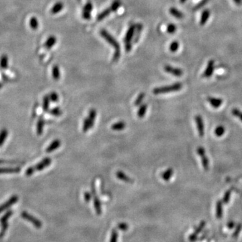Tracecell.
I'll return each instance as SVG.
<instances>
[{"instance_id": "cell-1", "label": "cell", "mask_w": 242, "mask_h": 242, "mask_svg": "<svg viewBox=\"0 0 242 242\" xmlns=\"http://www.w3.org/2000/svg\"><path fill=\"white\" fill-rule=\"evenodd\" d=\"M100 35L102 36V38L106 42L114 48L115 51L113 57V61L114 63L117 62L120 57V47L119 43L110 34H109L105 30H102L100 31Z\"/></svg>"}, {"instance_id": "cell-2", "label": "cell", "mask_w": 242, "mask_h": 242, "mask_svg": "<svg viewBox=\"0 0 242 242\" xmlns=\"http://www.w3.org/2000/svg\"><path fill=\"white\" fill-rule=\"evenodd\" d=\"M182 88V84L181 83H175L172 85H167V86H163L159 87V88H155L153 91L154 94H168L174 92V91H177L180 90Z\"/></svg>"}, {"instance_id": "cell-3", "label": "cell", "mask_w": 242, "mask_h": 242, "mask_svg": "<svg viewBox=\"0 0 242 242\" xmlns=\"http://www.w3.org/2000/svg\"><path fill=\"white\" fill-rule=\"evenodd\" d=\"M135 27H136V25H131L130 26L128 30L126 33V35L124 36V45H125V50L127 52H130L131 51L132 48V40L134 37L135 35Z\"/></svg>"}, {"instance_id": "cell-4", "label": "cell", "mask_w": 242, "mask_h": 242, "mask_svg": "<svg viewBox=\"0 0 242 242\" xmlns=\"http://www.w3.org/2000/svg\"><path fill=\"white\" fill-rule=\"evenodd\" d=\"M21 216L23 219L33 224L36 228L41 229L42 227V223L41 222V221L39 219H36V218L34 216L31 215L30 214H29L28 212L26 211H23L21 213Z\"/></svg>"}, {"instance_id": "cell-5", "label": "cell", "mask_w": 242, "mask_h": 242, "mask_svg": "<svg viewBox=\"0 0 242 242\" xmlns=\"http://www.w3.org/2000/svg\"><path fill=\"white\" fill-rule=\"evenodd\" d=\"M196 153L201 158V162L203 168H204L205 170H208L209 167V159H208L206 156L205 149L202 147H198L196 149Z\"/></svg>"}, {"instance_id": "cell-6", "label": "cell", "mask_w": 242, "mask_h": 242, "mask_svg": "<svg viewBox=\"0 0 242 242\" xmlns=\"http://www.w3.org/2000/svg\"><path fill=\"white\" fill-rule=\"evenodd\" d=\"M195 122H196V128L197 130L198 133V135L201 137H203L205 135V124L204 122H203V119L201 115H196L195 117Z\"/></svg>"}, {"instance_id": "cell-7", "label": "cell", "mask_w": 242, "mask_h": 242, "mask_svg": "<svg viewBox=\"0 0 242 242\" xmlns=\"http://www.w3.org/2000/svg\"><path fill=\"white\" fill-rule=\"evenodd\" d=\"M91 195H92L94 197V205L95 210L97 214L100 215L102 213V206H101V202L100 201V199L98 196L96 195V191L95 189V187L94 185H92V188H91Z\"/></svg>"}, {"instance_id": "cell-8", "label": "cell", "mask_w": 242, "mask_h": 242, "mask_svg": "<svg viewBox=\"0 0 242 242\" xmlns=\"http://www.w3.org/2000/svg\"><path fill=\"white\" fill-rule=\"evenodd\" d=\"M18 201V197L16 195H14L12 197H10L8 199V201L6 202H4L3 204H2L1 206H0V213L4 211L5 210L8 209V208L12 206L13 205L15 204L16 202H17Z\"/></svg>"}, {"instance_id": "cell-9", "label": "cell", "mask_w": 242, "mask_h": 242, "mask_svg": "<svg viewBox=\"0 0 242 242\" xmlns=\"http://www.w3.org/2000/svg\"><path fill=\"white\" fill-rule=\"evenodd\" d=\"M51 162L52 160L50 157H45L34 167H35L36 171H41L49 166L51 164Z\"/></svg>"}, {"instance_id": "cell-10", "label": "cell", "mask_w": 242, "mask_h": 242, "mask_svg": "<svg viewBox=\"0 0 242 242\" xmlns=\"http://www.w3.org/2000/svg\"><path fill=\"white\" fill-rule=\"evenodd\" d=\"M164 71L176 77H181L184 74L183 71L181 69L176 68V67H172L170 65H166L164 67Z\"/></svg>"}, {"instance_id": "cell-11", "label": "cell", "mask_w": 242, "mask_h": 242, "mask_svg": "<svg viewBox=\"0 0 242 242\" xmlns=\"http://www.w3.org/2000/svg\"><path fill=\"white\" fill-rule=\"evenodd\" d=\"M213 71H214V61L211 60L209 61V63H208L206 70L205 71L204 73H203L202 76L206 77V78H208V77H210L212 75Z\"/></svg>"}, {"instance_id": "cell-12", "label": "cell", "mask_w": 242, "mask_h": 242, "mask_svg": "<svg viewBox=\"0 0 242 242\" xmlns=\"http://www.w3.org/2000/svg\"><path fill=\"white\" fill-rule=\"evenodd\" d=\"M207 100L214 108H219L223 104V100L221 98H213V97H208Z\"/></svg>"}, {"instance_id": "cell-13", "label": "cell", "mask_w": 242, "mask_h": 242, "mask_svg": "<svg viewBox=\"0 0 242 242\" xmlns=\"http://www.w3.org/2000/svg\"><path fill=\"white\" fill-rule=\"evenodd\" d=\"M20 171V168H0V174L18 173Z\"/></svg>"}, {"instance_id": "cell-14", "label": "cell", "mask_w": 242, "mask_h": 242, "mask_svg": "<svg viewBox=\"0 0 242 242\" xmlns=\"http://www.w3.org/2000/svg\"><path fill=\"white\" fill-rule=\"evenodd\" d=\"M61 145V142L60 140L59 139H55L49 145L48 147L46 149V152L47 153H51L52 151H54L55 150L60 147Z\"/></svg>"}, {"instance_id": "cell-15", "label": "cell", "mask_w": 242, "mask_h": 242, "mask_svg": "<svg viewBox=\"0 0 242 242\" xmlns=\"http://www.w3.org/2000/svg\"><path fill=\"white\" fill-rule=\"evenodd\" d=\"M116 176H117V178L119 179V180L124 181L127 183H130L132 184L133 183V180L130 177H129L127 174H125L124 172L122 171H118L116 173Z\"/></svg>"}, {"instance_id": "cell-16", "label": "cell", "mask_w": 242, "mask_h": 242, "mask_svg": "<svg viewBox=\"0 0 242 242\" xmlns=\"http://www.w3.org/2000/svg\"><path fill=\"white\" fill-rule=\"evenodd\" d=\"M45 120L42 117H40L38 118L36 124V133L38 135H41L43 133V130H44L45 127Z\"/></svg>"}, {"instance_id": "cell-17", "label": "cell", "mask_w": 242, "mask_h": 242, "mask_svg": "<svg viewBox=\"0 0 242 242\" xmlns=\"http://www.w3.org/2000/svg\"><path fill=\"white\" fill-rule=\"evenodd\" d=\"M143 30V25L141 24H136V27H135V35H134V42H137L140 36H141V34Z\"/></svg>"}, {"instance_id": "cell-18", "label": "cell", "mask_w": 242, "mask_h": 242, "mask_svg": "<svg viewBox=\"0 0 242 242\" xmlns=\"http://www.w3.org/2000/svg\"><path fill=\"white\" fill-rule=\"evenodd\" d=\"M173 169L172 168H168L166 171H164L162 173L161 176L163 180L169 181L171 179L172 176H173Z\"/></svg>"}, {"instance_id": "cell-19", "label": "cell", "mask_w": 242, "mask_h": 242, "mask_svg": "<svg viewBox=\"0 0 242 242\" xmlns=\"http://www.w3.org/2000/svg\"><path fill=\"white\" fill-rule=\"evenodd\" d=\"M57 42V38L55 36H51L48 38V39L46 41L45 43V47L47 49H50L51 47H52L55 45Z\"/></svg>"}, {"instance_id": "cell-20", "label": "cell", "mask_w": 242, "mask_h": 242, "mask_svg": "<svg viewBox=\"0 0 242 242\" xmlns=\"http://www.w3.org/2000/svg\"><path fill=\"white\" fill-rule=\"evenodd\" d=\"M126 127V123L123 121H119V122L116 123L111 126V129L113 130H117V131H120L123 130Z\"/></svg>"}, {"instance_id": "cell-21", "label": "cell", "mask_w": 242, "mask_h": 242, "mask_svg": "<svg viewBox=\"0 0 242 242\" xmlns=\"http://www.w3.org/2000/svg\"><path fill=\"white\" fill-rule=\"evenodd\" d=\"M63 8V4L61 2H57L51 8V12L52 14H58L62 10Z\"/></svg>"}, {"instance_id": "cell-22", "label": "cell", "mask_w": 242, "mask_h": 242, "mask_svg": "<svg viewBox=\"0 0 242 242\" xmlns=\"http://www.w3.org/2000/svg\"><path fill=\"white\" fill-rule=\"evenodd\" d=\"M52 75L53 79L55 80H59L61 77V73L59 67L58 65H54L52 68Z\"/></svg>"}, {"instance_id": "cell-23", "label": "cell", "mask_w": 242, "mask_h": 242, "mask_svg": "<svg viewBox=\"0 0 242 242\" xmlns=\"http://www.w3.org/2000/svg\"><path fill=\"white\" fill-rule=\"evenodd\" d=\"M111 12H112V10H111L110 8L104 9V11H102L101 13H100L98 14V16H97V20H98V21H101V20H104V18H106V17H108L110 15V14Z\"/></svg>"}, {"instance_id": "cell-24", "label": "cell", "mask_w": 242, "mask_h": 242, "mask_svg": "<svg viewBox=\"0 0 242 242\" xmlns=\"http://www.w3.org/2000/svg\"><path fill=\"white\" fill-rule=\"evenodd\" d=\"M96 114L97 113H96V110L91 109V110H90L88 117H87V118H88V120L90 121L91 128H92L93 126H94V122H95V119H96Z\"/></svg>"}, {"instance_id": "cell-25", "label": "cell", "mask_w": 242, "mask_h": 242, "mask_svg": "<svg viewBox=\"0 0 242 242\" xmlns=\"http://www.w3.org/2000/svg\"><path fill=\"white\" fill-rule=\"evenodd\" d=\"M8 67V57L6 55H3L0 58V67L3 69H6Z\"/></svg>"}, {"instance_id": "cell-26", "label": "cell", "mask_w": 242, "mask_h": 242, "mask_svg": "<svg viewBox=\"0 0 242 242\" xmlns=\"http://www.w3.org/2000/svg\"><path fill=\"white\" fill-rule=\"evenodd\" d=\"M8 135V131L6 129H3L0 131V147H2L5 141H6Z\"/></svg>"}, {"instance_id": "cell-27", "label": "cell", "mask_w": 242, "mask_h": 242, "mask_svg": "<svg viewBox=\"0 0 242 242\" xmlns=\"http://www.w3.org/2000/svg\"><path fill=\"white\" fill-rule=\"evenodd\" d=\"M169 13H170L173 16H174L176 18H178V19H181L184 16L183 14L175 8H171L169 9Z\"/></svg>"}, {"instance_id": "cell-28", "label": "cell", "mask_w": 242, "mask_h": 242, "mask_svg": "<svg viewBox=\"0 0 242 242\" xmlns=\"http://www.w3.org/2000/svg\"><path fill=\"white\" fill-rule=\"evenodd\" d=\"M147 110V105L146 104H142L140 106V107L137 111V116L139 118H143L146 114Z\"/></svg>"}, {"instance_id": "cell-29", "label": "cell", "mask_w": 242, "mask_h": 242, "mask_svg": "<svg viewBox=\"0 0 242 242\" xmlns=\"http://www.w3.org/2000/svg\"><path fill=\"white\" fill-rule=\"evenodd\" d=\"M210 14H211L210 12L208 10V9H205V10L202 12L201 18V22H200L201 25H205V24H206V21L208 20V19H209V18Z\"/></svg>"}, {"instance_id": "cell-30", "label": "cell", "mask_w": 242, "mask_h": 242, "mask_svg": "<svg viewBox=\"0 0 242 242\" xmlns=\"http://www.w3.org/2000/svg\"><path fill=\"white\" fill-rule=\"evenodd\" d=\"M50 99L48 96H45L43 98V104H42V109L45 112H48L49 110V106H50Z\"/></svg>"}, {"instance_id": "cell-31", "label": "cell", "mask_w": 242, "mask_h": 242, "mask_svg": "<svg viewBox=\"0 0 242 242\" xmlns=\"http://www.w3.org/2000/svg\"><path fill=\"white\" fill-rule=\"evenodd\" d=\"M215 135H216L217 137H222L223 135H224V133H225V127H223V126L222 125H220V126H218L217 127H216V129H215Z\"/></svg>"}, {"instance_id": "cell-32", "label": "cell", "mask_w": 242, "mask_h": 242, "mask_svg": "<svg viewBox=\"0 0 242 242\" xmlns=\"http://www.w3.org/2000/svg\"><path fill=\"white\" fill-rule=\"evenodd\" d=\"M38 21L35 17H32L30 20V26L32 30H37L38 28Z\"/></svg>"}, {"instance_id": "cell-33", "label": "cell", "mask_w": 242, "mask_h": 242, "mask_svg": "<svg viewBox=\"0 0 242 242\" xmlns=\"http://www.w3.org/2000/svg\"><path fill=\"white\" fill-rule=\"evenodd\" d=\"M13 214V211H8L6 213L4 214V215L0 219V223H1V224L3 223H6V222H8V220L9 219V218Z\"/></svg>"}, {"instance_id": "cell-34", "label": "cell", "mask_w": 242, "mask_h": 242, "mask_svg": "<svg viewBox=\"0 0 242 242\" xmlns=\"http://www.w3.org/2000/svg\"><path fill=\"white\" fill-rule=\"evenodd\" d=\"M49 114L52 115V116H55V117H60V116L62 115L63 112H62V110L60 108L56 107V108L51 109L49 111Z\"/></svg>"}, {"instance_id": "cell-35", "label": "cell", "mask_w": 242, "mask_h": 242, "mask_svg": "<svg viewBox=\"0 0 242 242\" xmlns=\"http://www.w3.org/2000/svg\"><path fill=\"white\" fill-rule=\"evenodd\" d=\"M120 5H121L120 0H114L113 3H112V5H111V7H110L111 10H112V12H116L120 8Z\"/></svg>"}, {"instance_id": "cell-36", "label": "cell", "mask_w": 242, "mask_h": 242, "mask_svg": "<svg viewBox=\"0 0 242 242\" xmlns=\"http://www.w3.org/2000/svg\"><path fill=\"white\" fill-rule=\"evenodd\" d=\"M8 228V222L3 223L2 224V229H1V231H0V238H3L4 235L6 234V232Z\"/></svg>"}, {"instance_id": "cell-37", "label": "cell", "mask_w": 242, "mask_h": 242, "mask_svg": "<svg viewBox=\"0 0 242 242\" xmlns=\"http://www.w3.org/2000/svg\"><path fill=\"white\" fill-rule=\"evenodd\" d=\"M179 42L178 41H173L169 45V50L171 52H176L178 50Z\"/></svg>"}, {"instance_id": "cell-38", "label": "cell", "mask_w": 242, "mask_h": 242, "mask_svg": "<svg viewBox=\"0 0 242 242\" xmlns=\"http://www.w3.org/2000/svg\"><path fill=\"white\" fill-rule=\"evenodd\" d=\"M231 113H232V114H233L234 116L239 118V119L241 121H242V112L241 111H240L238 108H234L233 110H232Z\"/></svg>"}, {"instance_id": "cell-39", "label": "cell", "mask_w": 242, "mask_h": 242, "mask_svg": "<svg viewBox=\"0 0 242 242\" xmlns=\"http://www.w3.org/2000/svg\"><path fill=\"white\" fill-rule=\"evenodd\" d=\"M222 215V203L221 201H218L217 203V216L218 218L221 217Z\"/></svg>"}, {"instance_id": "cell-40", "label": "cell", "mask_w": 242, "mask_h": 242, "mask_svg": "<svg viewBox=\"0 0 242 242\" xmlns=\"http://www.w3.org/2000/svg\"><path fill=\"white\" fill-rule=\"evenodd\" d=\"M144 97H145V94L144 93H141V94H140L138 96L136 100L135 101V106H140V104L142 103V102H143V100L144 99Z\"/></svg>"}, {"instance_id": "cell-41", "label": "cell", "mask_w": 242, "mask_h": 242, "mask_svg": "<svg viewBox=\"0 0 242 242\" xmlns=\"http://www.w3.org/2000/svg\"><path fill=\"white\" fill-rule=\"evenodd\" d=\"M48 97H49V99L52 102H57L59 100V96H58V94L55 92V91H52L49 95H48Z\"/></svg>"}, {"instance_id": "cell-42", "label": "cell", "mask_w": 242, "mask_h": 242, "mask_svg": "<svg viewBox=\"0 0 242 242\" xmlns=\"http://www.w3.org/2000/svg\"><path fill=\"white\" fill-rule=\"evenodd\" d=\"M176 26L175 24H169L167 27V32L169 34H173L176 31Z\"/></svg>"}, {"instance_id": "cell-43", "label": "cell", "mask_w": 242, "mask_h": 242, "mask_svg": "<svg viewBox=\"0 0 242 242\" xmlns=\"http://www.w3.org/2000/svg\"><path fill=\"white\" fill-rule=\"evenodd\" d=\"M117 239H118L117 231L116 229H114L112 231V234H111L110 242H117Z\"/></svg>"}, {"instance_id": "cell-44", "label": "cell", "mask_w": 242, "mask_h": 242, "mask_svg": "<svg viewBox=\"0 0 242 242\" xmlns=\"http://www.w3.org/2000/svg\"><path fill=\"white\" fill-rule=\"evenodd\" d=\"M35 171H36V170H35V167H34V166H30V167H29L28 168H27V169H26V172H25L26 176H30L32 175V174H33L34 173H35Z\"/></svg>"}, {"instance_id": "cell-45", "label": "cell", "mask_w": 242, "mask_h": 242, "mask_svg": "<svg viewBox=\"0 0 242 242\" xmlns=\"http://www.w3.org/2000/svg\"><path fill=\"white\" fill-rule=\"evenodd\" d=\"M231 194V190H227V191L225 192V195H224V196H223V201L225 203H227V202H229V199H230Z\"/></svg>"}, {"instance_id": "cell-46", "label": "cell", "mask_w": 242, "mask_h": 242, "mask_svg": "<svg viewBox=\"0 0 242 242\" xmlns=\"http://www.w3.org/2000/svg\"><path fill=\"white\" fill-rule=\"evenodd\" d=\"M92 9H93V6H92V3H90V2H88L87 3L85 4V6H84V9H83V11H85V12H90L92 11Z\"/></svg>"}, {"instance_id": "cell-47", "label": "cell", "mask_w": 242, "mask_h": 242, "mask_svg": "<svg viewBox=\"0 0 242 242\" xmlns=\"http://www.w3.org/2000/svg\"><path fill=\"white\" fill-rule=\"evenodd\" d=\"M118 228L120 230L125 231L129 228V226L127 223H119L118 225Z\"/></svg>"}, {"instance_id": "cell-48", "label": "cell", "mask_w": 242, "mask_h": 242, "mask_svg": "<svg viewBox=\"0 0 242 242\" xmlns=\"http://www.w3.org/2000/svg\"><path fill=\"white\" fill-rule=\"evenodd\" d=\"M91 196H92V195L89 192H85L84 193V200L85 202H90L91 198Z\"/></svg>"}, {"instance_id": "cell-49", "label": "cell", "mask_w": 242, "mask_h": 242, "mask_svg": "<svg viewBox=\"0 0 242 242\" xmlns=\"http://www.w3.org/2000/svg\"><path fill=\"white\" fill-rule=\"evenodd\" d=\"M234 1L238 5H240L242 3V0H234Z\"/></svg>"}, {"instance_id": "cell-50", "label": "cell", "mask_w": 242, "mask_h": 242, "mask_svg": "<svg viewBox=\"0 0 242 242\" xmlns=\"http://www.w3.org/2000/svg\"><path fill=\"white\" fill-rule=\"evenodd\" d=\"M186 1V0H180V2L181 3H184Z\"/></svg>"}, {"instance_id": "cell-51", "label": "cell", "mask_w": 242, "mask_h": 242, "mask_svg": "<svg viewBox=\"0 0 242 242\" xmlns=\"http://www.w3.org/2000/svg\"><path fill=\"white\" fill-rule=\"evenodd\" d=\"M2 88V84H0V89H1Z\"/></svg>"}]
</instances>
